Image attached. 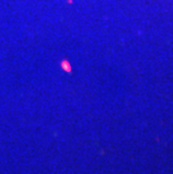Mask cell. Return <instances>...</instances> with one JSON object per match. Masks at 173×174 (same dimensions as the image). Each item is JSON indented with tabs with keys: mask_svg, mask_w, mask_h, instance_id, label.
Listing matches in <instances>:
<instances>
[{
	"mask_svg": "<svg viewBox=\"0 0 173 174\" xmlns=\"http://www.w3.org/2000/svg\"><path fill=\"white\" fill-rule=\"evenodd\" d=\"M61 67L64 69V71H66V72H70L71 67H70V65H69V63H67L66 61H63V62H61Z\"/></svg>",
	"mask_w": 173,
	"mask_h": 174,
	"instance_id": "obj_1",
	"label": "cell"
}]
</instances>
